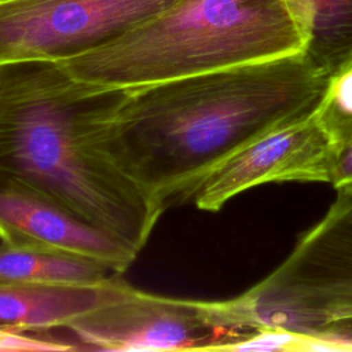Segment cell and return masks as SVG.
Returning a JSON list of instances; mask_svg holds the SVG:
<instances>
[{"label":"cell","mask_w":352,"mask_h":352,"mask_svg":"<svg viewBox=\"0 0 352 352\" xmlns=\"http://www.w3.org/2000/svg\"><path fill=\"white\" fill-rule=\"evenodd\" d=\"M65 329L80 349L95 351H224L232 342L205 320L198 300L153 294L129 283Z\"/></svg>","instance_id":"cell-5"},{"label":"cell","mask_w":352,"mask_h":352,"mask_svg":"<svg viewBox=\"0 0 352 352\" xmlns=\"http://www.w3.org/2000/svg\"><path fill=\"white\" fill-rule=\"evenodd\" d=\"M330 184L337 192H352V140L338 151Z\"/></svg>","instance_id":"cell-13"},{"label":"cell","mask_w":352,"mask_h":352,"mask_svg":"<svg viewBox=\"0 0 352 352\" xmlns=\"http://www.w3.org/2000/svg\"><path fill=\"white\" fill-rule=\"evenodd\" d=\"M308 26L307 55L329 76L352 56V0H296Z\"/></svg>","instance_id":"cell-10"},{"label":"cell","mask_w":352,"mask_h":352,"mask_svg":"<svg viewBox=\"0 0 352 352\" xmlns=\"http://www.w3.org/2000/svg\"><path fill=\"white\" fill-rule=\"evenodd\" d=\"M0 241L85 257L122 275L139 253L118 236L36 190L0 177Z\"/></svg>","instance_id":"cell-7"},{"label":"cell","mask_w":352,"mask_h":352,"mask_svg":"<svg viewBox=\"0 0 352 352\" xmlns=\"http://www.w3.org/2000/svg\"><path fill=\"white\" fill-rule=\"evenodd\" d=\"M128 283L113 275L98 285L51 286L0 280V329L47 333L118 296Z\"/></svg>","instance_id":"cell-8"},{"label":"cell","mask_w":352,"mask_h":352,"mask_svg":"<svg viewBox=\"0 0 352 352\" xmlns=\"http://www.w3.org/2000/svg\"><path fill=\"white\" fill-rule=\"evenodd\" d=\"M125 92L82 81L60 62L0 63V177L142 252L164 212L103 143L104 124Z\"/></svg>","instance_id":"cell-2"},{"label":"cell","mask_w":352,"mask_h":352,"mask_svg":"<svg viewBox=\"0 0 352 352\" xmlns=\"http://www.w3.org/2000/svg\"><path fill=\"white\" fill-rule=\"evenodd\" d=\"M337 151L315 113L283 122L220 164L192 197L204 212H219L235 195L271 182L330 183Z\"/></svg>","instance_id":"cell-6"},{"label":"cell","mask_w":352,"mask_h":352,"mask_svg":"<svg viewBox=\"0 0 352 352\" xmlns=\"http://www.w3.org/2000/svg\"><path fill=\"white\" fill-rule=\"evenodd\" d=\"M296 0H179L118 40L60 62L74 77L129 89L305 51Z\"/></svg>","instance_id":"cell-3"},{"label":"cell","mask_w":352,"mask_h":352,"mask_svg":"<svg viewBox=\"0 0 352 352\" xmlns=\"http://www.w3.org/2000/svg\"><path fill=\"white\" fill-rule=\"evenodd\" d=\"M314 113L338 154L352 140V56L329 76Z\"/></svg>","instance_id":"cell-11"},{"label":"cell","mask_w":352,"mask_h":352,"mask_svg":"<svg viewBox=\"0 0 352 352\" xmlns=\"http://www.w3.org/2000/svg\"><path fill=\"white\" fill-rule=\"evenodd\" d=\"M329 74L305 51L129 88L103 128L114 162L162 210L254 138L312 113Z\"/></svg>","instance_id":"cell-1"},{"label":"cell","mask_w":352,"mask_h":352,"mask_svg":"<svg viewBox=\"0 0 352 352\" xmlns=\"http://www.w3.org/2000/svg\"><path fill=\"white\" fill-rule=\"evenodd\" d=\"M117 275L106 265L60 250L0 243V280L51 286L98 285Z\"/></svg>","instance_id":"cell-9"},{"label":"cell","mask_w":352,"mask_h":352,"mask_svg":"<svg viewBox=\"0 0 352 352\" xmlns=\"http://www.w3.org/2000/svg\"><path fill=\"white\" fill-rule=\"evenodd\" d=\"M1 1H7V0H0V3H1Z\"/></svg>","instance_id":"cell-14"},{"label":"cell","mask_w":352,"mask_h":352,"mask_svg":"<svg viewBox=\"0 0 352 352\" xmlns=\"http://www.w3.org/2000/svg\"><path fill=\"white\" fill-rule=\"evenodd\" d=\"M179 0H7L0 3V63L65 62L99 50Z\"/></svg>","instance_id":"cell-4"},{"label":"cell","mask_w":352,"mask_h":352,"mask_svg":"<svg viewBox=\"0 0 352 352\" xmlns=\"http://www.w3.org/2000/svg\"><path fill=\"white\" fill-rule=\"evenodd\" d=\"M78 346L73 342L50 337L45 333H23L0 329V351H47L62 352L76 351Z\"/></svg>","instance_id":"cell-12"}]
</instances>
